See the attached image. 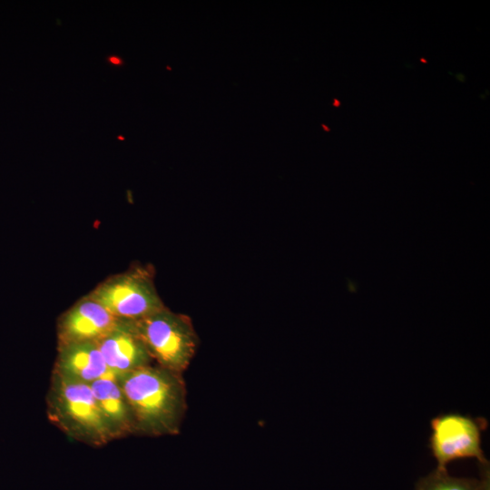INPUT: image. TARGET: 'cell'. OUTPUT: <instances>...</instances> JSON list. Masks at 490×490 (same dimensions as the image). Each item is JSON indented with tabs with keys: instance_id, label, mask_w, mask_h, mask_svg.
Instances as JSON below:
<instances>
[{
	"instance_id": "cell-6",
	"label": "cell",
	"mask_w": 490,
	"mask_h": 490,
	"mask_svg": "<svg viewBox=\"0 0 490 490\" xmlns=\"http://www.w3.org/2000/svg\"><path fill=\"white\" fill-rule=\"evenodd\" d=\"M121 321L86 294L57 318V347L83 342L96 343Z\"/></svg>"
},
{
	"instance_id": "cell-7",
	"label": "cell",
	"mask_w": 490,
	"mask_h": 490,
	"mask_svg": "<svg viewBox=\"0 0 490 490\" xmlns=\"http://www.w3.org/2000/svg\"><path fill=\"white\" fill-rule=\"evenodd\" d=\"M96 345L109 370L114 376L153 363L131 321L122 320L111 332L97 341Z\"/></svg>"
},
{
	"instance_id": "cell-3",
	"label": "cell",
	"mask_w": 490,
	"mask_h": 490,
	"mask_svg": "<svg viewBox=\"0 0 490 490\" xmlns=\"http://www.w3.org/2000/svg\"><path fill=\"white\" fill-rule=\"evenodd\" d=\"M131 324L156 365L179 374L188 368L198 345L188 316L165 306Z\"/></svg>"
},
{
	"instance_id": "cell-9",
	"label": "cell",
	"mask_w": 490,
	"mask_h": 490,
	"mask_svg": "<svg viewBox=\"0 0 490 490\" xmlns=\"http://www.w3.org/2000/svg\"><path fill=\"white\" fill-rule=\"evenodd\" d=\"M90 387L114 440L136 435L130 406L115 377L100 378Z\"/></svg>"
},
{
	"instance_id": "cell-8",
	"label": "cell",
	"mask_w": 490,
	"mask_h": 490,
	"mask_svg": "<svg viewBox=\"0 0 490 490\" xmlns=\"http://www.w3.org/2000/svg\"><path fill=\"white\" fill-rule=\"evenodd\" d=\"M52 372L89 385L105 377H115L95 342L58 346Z\"/></svg>"
},
{
	"instance_id": "cell-2",
	"label": "cell",
	"mask_w": 490,
	"mask_h": 490,
	"mask_svg": "<svg viewBox=\"0 0 490 490\" xmlns=\"http://www.w3.org/2000/svg\"><path fill=\"white\" fill-rule=\"evenodd\" d=\"M46 416L54 426L76 442L100 447L114 441L89 384L52 372Z\"/></svg>"
},
{
	"instance_id": "cell-13",
	"label": "cell",
	"mask_w": 490,
	"mask_h": 490,
	"mask_svg": "<svg viewBox=\"0 0 490 490\" xmlns=\"http://www.w3.org/2000/svg\"><path fill=\"white\" fill-rule=\"evenodd\" d=\"M322 127L324 128V130H326V131H328V132L329 131V128H328V126L322 124Z\"/></svg>"
},
{
	"instance_id": "cell-11",
	"label": "cell",
	"mask_w": 490,
	"mask_h": 490,
	"mask_svg": "<svg viewBox=\"0 0 490 490\" xmlns=\"http://www.w3.org/2000/svg\"><path fill=\"white\" fill-rule=\"evenodd\" d=\"M106 62L112 66L122 67L124 64L123 59L116 54H110L106 57Z\"/></svg>"
},
{
	"instance_id": "cell-10",
	"label": "cell",
	"mask_w": 490,
	"mask_h": 490,
	"mask_svg": "<svg viewBox=\"0 0 490 490\" xmlns=\"http://www.w3.org/2000/svg\"><path fill=\"white\" fill-rule=\"evenodd\" d=\"M480 478L456 477L436 468L418 479L415 490H490L489 464L480 465Z\"/></svg>"
},
{
	"instance_id": "cell-5",
	"label": "cell",
	"mask_w": 490,
	"mask_h": 490,
	"mask_svg": "<svg viewBox=\"0 0 490 490\" xmlns=\"http://www.w3.org/2000/svg\"><path fill=\"white\" fill-rule=\"evenodd\" d=\"M430 425L429 447L436 468L446 469L450 462L466 458H475L480 465L488 463L481 446V434L487 426L485 418L447 413L432 418Z\"/></svg>"
},
{
	"instance_id": "cell-1",
	"label": "cell",
	"mask_w": 490,
	"mask_h": 490,
	"mask_svg": "<svg viewBox=\"0 0 490 490\" xmlns=\"http://www.w3.org/2000/svg\"><path fill=\"white\" fill-rule=\"evenodd\" d=\"M115 379L130 406L136 435L162 436L179 434L187 409L182 374L152 363L116 375Z\"/></svg>"
},
{
	"instance_id": "cell-14",
	"label": "cell",
	"mask_w": 490,
	"mask_h": 490,
	"mask_svg": "<svg viewBox=\"0 0 490 490\" xmlns=\"http://www.w3.org/2000/svg\"><path fill=\"white\" fill-rule=\"evenodd\" d=\"M117 138H118L119 140H124V138L122 137V136H118Z\"/></svg>"
},
{
	"instance_id": "cell-4",
	"label": "cell",
	"mask_w": 490,
	"mask_h": 490,
	"mask_svg": "<svg viewBox=\"0 0 490 490\" xmlns=\"http://www.w3.org/2000/svg\"><path fill=\"white\" fill-rule=\"evenodd\" d=\"M87 295L120 320L135 321L165 307L151 266L136 265L101 281Z\"/></svg>"
},
{
	"instance_id": "cell-12",
	"label": "cell",
	"mask_w": 490,
	"mask_h": 490,
	"mask_svg": "<svg viewBox=\"0 0 490 490\" xmlns=\"http://www.w3.org/2000/svg\"><path fill=\"white\" fill-rule=\"evenodd\" d=\"M333 105L338 107L340 105V102L338 99H334Z\"/></svg>"
}]
</instances>
